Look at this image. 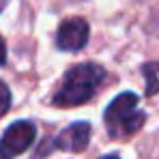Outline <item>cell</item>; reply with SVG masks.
Listing matches in <instances>:
<instances>
[{
    "label": "cell",
    "instance_id": "cell-1",
    "mask_svg": "<svg viewBox=\"0 0 159 159\" xmlns=\"http://www.w3.org/2000/svg\"><path fill=\"white\" fill-rule=\"evenodd\" d=\"M106 80V69L97 62H80L67 69L58 93L52 97L56 107H78L95 97L99 84Z\"/></svg>",
    "mask_w": 159,
    "mask_h": 159
},
{
    "label": "cell",
    "instance_id": "cell-2",
    "mask_svg": "<svg viewBox=\"0 0 159 159\" xmlns=\"http://www.w3.org/2000/svg\"><path fill=\"white\" fill-rule=\"evenodd\" d=\"M138 101L140 99L135 93H120L118 97L110 101V106L103 112V123L107 127L110 138L114 140L129 138L144 125L146 112L138 110Z\"/></svg>",
    "mask_w": 159,
    "mask_h": 159
},
{
    "label": "cell",
    "instance_id": "cell-3",
    "mask_svg": "<svg viewBox=\"0 0 159 159\" xmlns=\"http://www.w3.org/2000/svg\"><path fill=\"white\" fill-rule=\"evenodd\" d=\"M37 127L30 120H15L0 138V159H15L34 144Z\"/></svg>",
    "mask_w": 159,
    "mask_h": 159
},
{
    "label": "cell",
    "instance_id": "cell-4",
    "mask_svg": "<svg viewBox=\"0 0 159 159\" xmlns=\"http://www.w3.org/2000/svg\"><path fill=\"white\" fill-rule=\"evenodd\" d=\"M90 26L84 17H67L56 30V48L62 52H80L88 43Z\"/></svg>",
    "mask_w": 159,
    "mask_h": 159
},
{
    "label": "cell",
    "instance_id": "cell-5",
    "mask_svg": "<svg viewBox=\"0 0 159 159\" xmlns=\"http://www.w3.org/2000/svg\"><path fill=\"white\" fill-rule=\"evenodd\" d=\"M90 135H93L90 123H86V120L71 123L69 127H65L62 131L58 133V138H56V148L69 151V153H80V151H84V148L88 146Z\"/></svg>",
    "mask_w": 159,
    "mask_h": 159
},
{
    "label": "cell",
    "instance_id": "cell-6",
    "mask_svg": "<svg viewBox=\"0 0 159 159\" xmlns=\"http://www.w3.org/2000/svg\"><path fill=\"white\" fill-rule=\"evenodd\" d=\"M142 73L146 78V95L159 93V62H146L142 65Z\"/></svg>",
    "mask_w": 159,
    "mask_h": 159
},
{
    "label": "cell",
    "instance_id": "cell-7",
    "mask_svg": "<svg viewBox=\"0 0 159 159\" xmlns=\"http://www.w3.org/2000/svg\"><path fill=\"white\" fill-rule=\"evenodd\" d=\"M9 107H11V90H9L7 84L0 80V118L9 112Z\"/></svg>",
    "mask_w": 159,
    "mask_h": 159
},
{
    "label": "cell",
    "instance_id": "cell-8",
    "mask_svg": "<svg viewBox=\"0 0 159 159\" xmlns=\"http://www.w3.org/2000/svg\"><path fill=\"white\" fill-rule=\"evenodd\" d=\"M2 65H7V43H4V39L0 37V67Z\"/></svg>",
    "mask_w": 159,
    "mask_h": 159
},
{
    "label": "cell",
    "instance_id": "cell-9",
    "mask_svg": "<svg viewBox=\"0 0 159 159\" xmlns=\"http://www.w3.org/2000/svg\"><path fill=\"white\" fill-rule=\"evenodd\" d=\"M99 159H120L116 153H112V155H103V157H99Z\"/></svg>",
    "mask_w": 159,
    "mask_h": 159
},
{
    "label": "cell",
    "instance_id": "cell-10",
    "mask_svg": "<svg viewBox=\"0 0 159 159\" xmlns=\"http://www.w3.org/2000/svg\"><path fill=\"white\" fill-rule=\"evenodd\" d=\"M7 7V0H0V13H2V9Z\"/></svg>",
    "mask_w": 159,
    "mask_h": 159
}]
</instances>
